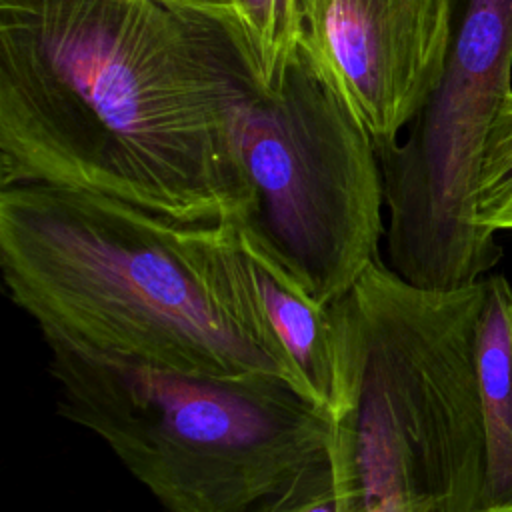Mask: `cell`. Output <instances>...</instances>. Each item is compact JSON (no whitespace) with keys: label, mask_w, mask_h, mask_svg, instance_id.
Wrapping results in <instances>:
<instances>
[{"label":"cell","mask_w":512,"mask_h":512,"mask_svg":"<svg viewBox=\"0 0 512 512\" xmlns=\"http://www.w3.org/2000/svg\"><path fill=\"white\" fill-rule=\"evenodd\" d=\"M474 512H512V502L500 506H478Z\"/></svg>","instance_id":"13"},{"label":"cell","mask_w":512,"mask_h":512,"mask_svg":"<svg viewBox=\"0 0 512 512\" xmlns=\"http://www.w3.org/2000/svg\"><path fill=\"white\" fill-rule=\"evenodd\" d=\"M478 224L498 232H512V94L502 104L490 130L478 190Z\"/></svg>","instance_id":"11"},{"label":"cell","mask_w":512,"mask_h":512,"mask_svg":"<svg viewBox=\"0 0 512 512\" xmlns=\"http://www.w3.org/2000/svg\"><path fill=\"white\" fill-rule=\"evenodd\" d=\"M484 280L410 286L376 258L336 302L330 464L358 512H474L484 430L474 344Z\"/></svg>","instance_id":"3"},{"label":"cell","mask_w":512,"mask_h":512,"mask_svg":"<svg viewBox=\"0 0 512 512\" xmlns=\"http://www.w3.org/2000/svg\"><path fill=\"white\" fill-rule=\"evenodd\" d=\"M58 412L166 512H246L328 456L332 414L274 376H202L42 334Z\"/></svg>","instance_id":"4"},{"label":"cell","mask_w":512,"mask_h":512,"mask_svg":"<svg viewBox=\"0 0 512 512\" xmlns=\"http://www.w3.org/2000/svg\"><path fill=\"white\" fill-rule=\"evenodd\" d=\"M254 192L242 224L316 300L342 298L382 256L378 148L302 44L274 92L258 84L236 120Z\"/></svg>","instance_id":"5"},{"label":"cell","mask_w":512,"mask_h":512,"mask_svg":"<svg viewBox=\"0 0 512 512\" xmlns=\"http://www.w3.org/2000/svg\"><path fill=\"white\" fill-rule=\"evenodd\" d=\"M0 268L40 334L188 374L274 376L304 394L262 318L238 224L14 184L0 188Z\"/></svg>","instance_id":"2"},{"label":"cell","mask_w":512,"mask_h":512,"mask_svg":"<svg viewBox=\"0 0 512 512\" xmlns=\"http://www.w3.org/2000/svg\"><path fill=\"white\" fill-rule=\"evenodd\" d=\"M512 94V0H454L452 42L438 86L380 154L384 262L410 286L452 292L504 258L480 226L476 190L486 142Z\"/></svg>","instance_id":"6"},{"label":"cell","mask_w":512,"mask_h":512,"mask_svg":"<svg viewBox=\"0 0 512 512\" xmlns=\"http://www.w3.org/2000/svg\"><path fill=\"white\" fill-rule=\"evenodd\" d=\"M338 490V488H336ZM338 512H358L348 500H344L340 494H338Z\"/></svg>","instance_id":"14"},{"label":"cell","mask_w":512,"mask_h":512,"mask_svg":"<svg viewBox=\"0 0 512 512\" xmlns=\"http://www.w3.org/2000/svg\"><path fill=\"white\" fill-rule=\"evenodd\" d=\"M300 10V44L386 152L440 82L454 0H300Z\"/></svg>","instance_id":"7"},{"label":"cell","mask_w":512,"mask_h":512,"mask_svg":"<svg viewBox=\"0 0 512 512\" xmlns=\"http://www.w3.org/2000/svg\"><path fill=\"white\" fill-rule=\"evenodd\" d=\"M246 512H338V490L330 456L306 466L288 484Z\"/></svg>","instance_id":"12"},{"label":"cell","mask_w":512,"mask_h":512,"mask_svg":"<svg viewBox=\"0 0 512 512\" xmlns=\"http://www.w3.org/2000/svg\"><path fill=\"white\" fill-rule=\"evenodd\" d=\"M254 86L196 0H0V188L242 226L254 192L236 120Z\"/></svg>","instance_id":"1"},{"label":"cell","mask_w":512,"mask_h":512,"mask_svg":"<svg viewBox=\"0 0 512 512\" xmlns=\"http://www.w3.org/2000/svg\"><path fill=\"white\" fill-rule=\"evenodd\" d=\"M230 34L256 84L274 92L294 58L300 32V0H196Z\"/></svg>","instance_id":"10"},{"label":"cell","mask_w":512,"mask_h":512,"mask_svg":"<svg viewBox=\"0 0 512 512\" xmlns=\"http://www.w3.org/2000/svg\"><path fill=\"white\" fill-rule=\"evenodd\" d=\"M248 276L264 322L294 368L304 394L330 412L338 344L332 304L306 292L246 228L238 226Z\"/></svg>","instance_id":"8"},{"label":"cell","mask_w":512,"mask_h":512,"mask_svg":"<svg viewBox=\"0 0 512 512\" xmlns=\"http://www.w3.org/2000/svg\"><path fill=\"white\" fill-rule=\"evenodd\" d=\"M474 368L484 430V486L480 506L512 502V282L484 278L476 326Z\"/></svg>","instance_id":"9"}]
</instances>
